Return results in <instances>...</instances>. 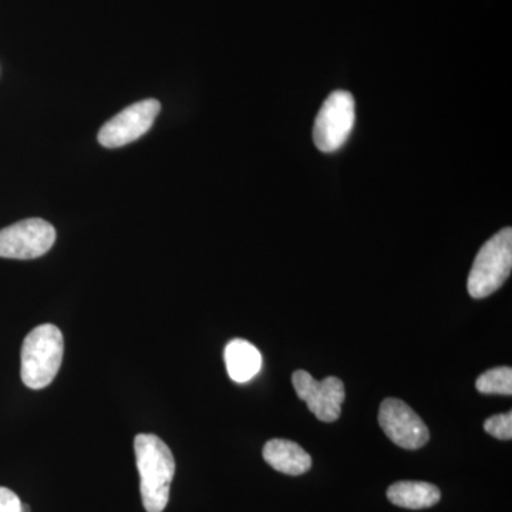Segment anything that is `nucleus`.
I'll list each match as a JSON object with an SVG mask.
<instances>
[{"label":"nucleus","instance_id":"9d476101","mask_svg":"<svg viewBox=\"0 0 512 512\" xmlns=\"http://www.w3.org/2000/svg\"><path fill=\"white\" fill-rule=\"evenodd\" d=\"M225 365L234 382L247 383L261 370L262 356L252 343L235 339L225 348Z\"/></svg>","mask_w":512,"mask_h":512},{"label":"nucleus","instance_id":"f257e3e1","mask_svg":"<svg viewBox=\"0 0 512 512\" xmlns=\"http://www.w3.org/2000/svg\"><path fill=\"white\" fill-rule=\"evenodd\" d=\"M134 451L140 491L147 512H163L170 500V488L175 474V460L170 448L154 434H138Z\"/></svg>","mask_w":512,"mask_h":512},{"label":"nucleus","instance_id":"f03ea898","mask_svg":"<svg viewBox=\"0 0 512 512\" xmlns=\"http://www.w3.org/2000/svg\"><path fill=\"white\" fill-rule=\"evenodd\" d=\"M63 335L55 325H40L26 336L22 346L20 375L26 387L45 389L62 366Z\"/></svg>","mask_w":512,"mask_h":512},{"label":"nucleus","instance_id":"4468645a","mask_svg":"<svg viewBox=\"0 0 512 512\" xmlns=\"http://www.w3.org/2000/svg\"><path fill=\"white\" fill-rule=\"evenodd\" d=\"M0 512H22V501L9 488L0 487Z\"/></svg>","mask_w":512,"mask_h":512},{"label":"nucleus","instance_id":"9b49d317","mask_svg":"<svg viewBox=\"0 0 512 512\" xmlns=\"http://www.w3.org/2000/svg\"><path fill=\"white\" fill-rule=\"evenodd\" d=\"M390 503L407 510H424L439 503V487L424 481H399L387 490Z\"/></svg>","mask_w":512,"mask_h":512},{"label":"nucleus","instance_id":"0eeeda50","mask_svg":"<svg viewBox=\"0 0 512 512\" xmlns=\"http://www.w3.org/2000/svg\"><path fill=\"white\" fill-rule=\"evenodd\" d=\"M293 387L299 399L308 404L311 413L320 421L333 423L342 413L345 402V384L338 377H326L322 382L313 379L311 373L296 370L292 376Z\"/></svg>","mask_w":512,"mask_h":512},{"label":"nucleus","instance_id":"423d86ee","mask_svg":"<svg viewBox=\"0 0 512 512\" xmlns=\"http://www.w3.org/2000/svg\"><path fill=\"white\" fill-rule=\"evenodd\" d=\"M160 110V101L156 99L131 104L101 127L99 143L106 148H119L133 143L153 127Z\"/></svg>","mask_w":512,"mask_h":512},{"label":"nucleus","instance_id":"ddd939ff","mask_svg":"<svg viewBox=\"0 0 512 512\" xmlns=\"http://www.w3.org/2000/svg\"><path fill=\"white\" fill-rule=\"evenodd\" d=\"M484 430L498 440L512 439V413L497 414L484 423Z\"/></svg>","mask_w":512,"mask_h":512},{"label":"nucleus","instance_id":"f8f14e48","mask_svg":"<svg viewBox=\"0 0 512 512\" xmlns=\"http://www.w3.org/2000/svg\"><path fill=\"white\" fill-rule=\"evenodd\" d=\"M478 392L483 394H512V369L511 367H495L478 377L476 382Z\"/></svg>","mask_w":512,"mask_h":512},{"label":"nucleus","instance_id":"7ed1b4c3","mask_svg":"<svg viewBox=\"0 0 512 512\" xmlns=\"http://www.w3.org/2000/svg\"><path fill=\"white\" fill-rule=\"evenodd\" d=\"M512 268V229H501L478 252L470 276L468 293L474 299L493 295L510 278Z\"/></svg>","mask_w":512,"mask_h":512},{"label":"nucleus","instance_id":"2eb2a0df","mask_svg":"<svg viewBox=\"0 0 512 512\" xmlns=\"http://www.w3.org/2000/svg\"><path fill=\"white\" fill-rule=\"evenodd\" d=\"M22 512H30V507H29V505L22 504Z\"/></svg>","mask_w":512,"mask_h":512},{"label":"nucleus","instance_id":"39448f33","mask_svg":"<svg viewBox=\"0 0 512 512\" xmlns=\"http://www.w3.org/2000/svg\"><path fill=\"white\" fill-rule=\"evenodd\" d=\"M56 241V229L40 218L16 222L0 231V258L35 259L47 254Z\"/></svg>","mask_w":512,"mask_h":512},{"label":"nucleus","instance_id":"20e7f679","mask_svg":"<svg viewBox=\"0 0 512 512\" xmlns=\"http://www.w3.org/2000/svg\"><path fill=\"white\" fill-rule=\"evenodd\" d=\"M356 121L355 99L338 90L330 94L316 117L313 141L323 153H333L348 141Z\"/></svg>","mask_w":512,"mask_h":512},{"label":"nucleus","instance_id":"6e6552de","mask_svg":"<svg viewBox=\"0 0 512 512\" xmlns=\"http://www.w3.org/2000/svg\"><path fill=\"white\" fill-rule=\"evenodd\" d=\"M379 424L396 446L406 450H417L430 439L429 429L419 414L409 404L394 397L380 404Z\"/></svg>","mask_w":512,"mask_h":512},{"label":"nucleus","instance_id":"1a4fd4ad","mask_svg":"<svg viewBox=\"0 0 512 512\" xmlns=\"http://www.w3.org/2000/svg\"><path fill=\"white\" fill-rule=\"evenodd\" d=\"M264 460L274 470L288 476H302L312 467V458L291 440L274 439L264 447Z\"/></svg>","mask_w":512,"mask_h":512}]
</instances>
